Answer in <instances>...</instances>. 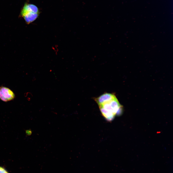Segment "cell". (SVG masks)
<instances>
[{"label":"cell","mask_w":173,"mask_h":173,"mask_svg":"<svg viewBox=\"0 0 173 173\" xmlns=\"http://www.w3.org/2000/svg\"><path fill=\"white\" fill-rule=\"evenodd\" d=\"M100 111L105 119L108 121H111L114 119L115 115L101 107H99Z\"/></svg>","instance_id":"4"},{"label":"cell","mask_w":173,"mask_h":173,"mask_svg":"<svg viewBox=\"0 0 173 173\" xmlns=\"http://www.w3.org/2000/svg\"><path fill=\"white\" fill-rule=\"evenodd\" d=\"M116 98L113 94L106 93L95 98V100L99 106L104 103L109 102Z\"/></svg>","instance_id":"3"},{"label":"cell","mask_w":173,"mask_h":173,"mask_svg":"<svg viewBox=\"0 0 173 173\" xmlns=\"http://www.w3.org/2000/svg\"><path fill=\"white\" fill-rule=\"evenodd\" d=\"M0 173H8L3 168L0 167Z\"/></svg>","instance_id":"6"},{"label":"cell","mask_w":173,"mask_h":173,"mask_svg":"<svg viewBox=\"0 0 173 173\" xmlns=\"http://www.w3.org/2000/svg\"><path fill=\"white\" fill-rule=\"evenodd\" d=\"M15 95L9 88L4 86L0 87V99L3 101L7 102L13 100Z\"/></svg>","instance_id":"2"},{"label":"cell","mask_w":173,"mask_h":173,"mask_svg":"<svg viewBox=\"0 0 173 173\" xmlns=\"http://www.w3.org/2000/svg\"><path fill=\"white\" fill-rule=\"evenodd\" d=\"M39 14L38 7L32 4H25L21 12L22 16L28 24L35 20L38 17Z\"/></svg>","instance_id":"1"},{"label":"cell","mask_w":173,"mask_h":173,"mask_svg":"<svg viewBox=\"0 0 173 173\" xmlns=\"http://www.w3.org/2000/svg\"><path fill=\"white\" fill-rule=\"evenodd\" d=\"M25 134L27 136H31L32 133V131L31 129L26 130H25Z\"/></svg>","instance_id":"5"}]
</instances>
